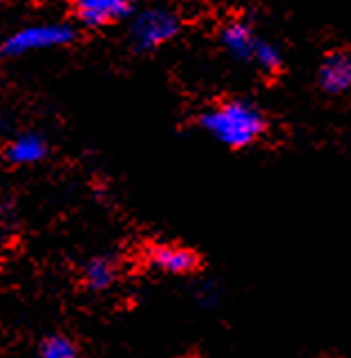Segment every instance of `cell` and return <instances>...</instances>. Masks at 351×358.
<instances>
[{
	"label": "cell",
	"mask_w": 351,
	"mask_h": 358,
	"mask_svg": "<svg viewBox=\"0 0 351 358\" xmlns=\"http://www.w3.org/2000/svg\"><path fill=\"white\" fill-rule=\"evenodd\" d=\"M253 65L266 74H280L282 72V54L273 43L259 38L253 52Z\"/></svg>",
	"instance_id": "cell-10"
},
{
	"label": "cell",
	"mask_w": 351,
	"mask_h": 358,
	"mask_svg": "<svg viewBox=\"0 0 351 358\" xmlns=\"http://www.w3.org/2000/svg\"><path fill=\"white\" fill-rule=\"evenodd\" d=\"M38 358H78V350L65 336H50L48 341H43Z\"/></svg>",
	"instance_id": "cell-11"
},
{
	"label": "cell",
	"mask_w": 351,
	"mask_h": 358,
	"mask_svg": "<svg viewBox=\"0 0 351 358\" xmlns=\"http://www.w3.org/2000/svg\"><path fill=\"white\" fill-rule=\"evenodd\" d=\"M257 41L259 38L253 34V29L242 20H233L229 25H224L220 31L222 48L240 63H253V52Z\"/></svg>",
	"instance_id": "cell-7"
},
{
	"label": "cell",
	"mask_w": 351,
	"mask_h": 358,
	"mask_svg": "<svg viewBox=\"0 0 351 358\" xmlns=\"http://www.w3.org/2000/svg\"><path fill=\"white\" fill-rule=\"evenodd\" d=\"M83 280H85L87 289L103 291L115 282V264H112L110 260H106V257H96V260H92L85 266Z\"/></svg>",
	"instance_id": "cell-9"
},
{
	"label": "cell",
	"mask_w": 351,
	"mask_h": 358,
	"mask_svg": "<svg viewBox=\"0 0 351 358\" xmlns=\"http://www.w3.org/2000/svg\"><path fill=\"white\" fill-rule=\"evenodd\" d=\"M181 29V20L166 7H148L134 16L130 25V43L137 52H152L173 41Z\"/></svg>",
	"instance_id": "cell-2"
},
{
	"label": "cell",
	"mask_w": 351,
	"mask_h": 358,
	"mask_svg": "<svg viewBox=\"0 0 351 358\" xmlns=\"http://www.w3.org/2000/svg\"><path fill=\"white\" fill-rule=\"evenodd\" d=\"M199 126L233 150L248 148L266 132L264 112L248 99H224L199 115Z\"/></svg>",
	"instance_id": "cell-1"
},
{
	"label": "cell",
	"mask_w": 351,
	"mask_h": 358,
	"mask_svg": "<svg viewBox=\"0 0 351 358\" xmlns=\"http://www.w3.org/2000/svg\"><path fill=\"white\" fill-rule=\"evenodd\" d=\"M148 257L155 266H159L166 273L184 275L199 268V257L195 251L184 249V246H171V244H155L148 249Z\"/></svg>",
	"instance_id": "cell-6"
},
{
	"label": "cell",
	"mask_w": 351,
	"mask_h": 358,
	"mask_svg": "<svg viewBox=\"0 0 351 358\" xmlns=\"http://www.w3.org/2000/svg\"><path fill=\"white\" fill-rule=\"evenodd\" d=\"M74 11L85 27H103L130 14V0H74Z\"/></svg>",
	"instance_id": "cell-5"
},
{
	"label": "cell",
	"mask_w": 351,
	"mask_h": 358,
	"mask_svg": "<svg viewBox=\"0 0 351 358\" xmlns=\"http://www.w3.org/2000/svg\"><path fill=\"white\" fill-rule=\"evenodd\" d=\"M45 155H48V143H45L43 137H38V134H34V132L20 134V137L11 141L7 148V159L11 164H20V166L36 164Z\"/></svg>",
	"instance_id": "cell-8"
},
{
	"label": "cell",
	"mask_w": 351,
	"mask_h": 358,
	"mask_svg": "<svg viewBox=\"0 0 351 358\" xmlns=\"http://www.w3.org/2000/svg\"><path fill=\"white\" fill-rule=\"evenodd\" d=\"M3 54H5V52H3V45H0V59H3Z\"/></svg>",
	"instance_id": "cell-13"
},
{
	"label": "cell",
	"mask_w": 351,
	"mask_h": 358,
	"mask_svg": "<svg viewBox=\"0 0 351 358\" xmlns=\"http://www.w3.org/2000/svg\"><path fill=\"white\" fill-rule=\"evenodd\" d=\"M74 41V29L65 22H45V25L22 27L5 41L3 52L9 56H20L36 50L61 48Z\"/></svg>",
	"instance_id": "cell-3"
},
{
	"label": "cell",
	"mask_w": 351,
	"mask_h": 358,
	"mask_svg": "<svg viewBox=\"0 0 351 358\" xmlns=\"http://www.w3.org/2000/svg\"><path fill=\"white\" fill-rule=\"evenodd\" d=\"M315 85L322 94L341 96L351 92V50L334 48L324 52L315 70Z\"/></svg>",
	"instance_id": "cell-4"
},
{
	"label": "cell",
	"mask_w": 351,
	"mask_h": 358,
	"mask_svg": "<svg viewBox=\"0 0 351 358\" xmlns=\"http://www.w3.org/2000/svg\"><path fill=\"white\" fill-rule=\"evenodd\" d=\"M179 358H201V356H197V354H186V356H179Z\"/></svg>",
	"instance_id": "cell-12"
}]
</instances>
